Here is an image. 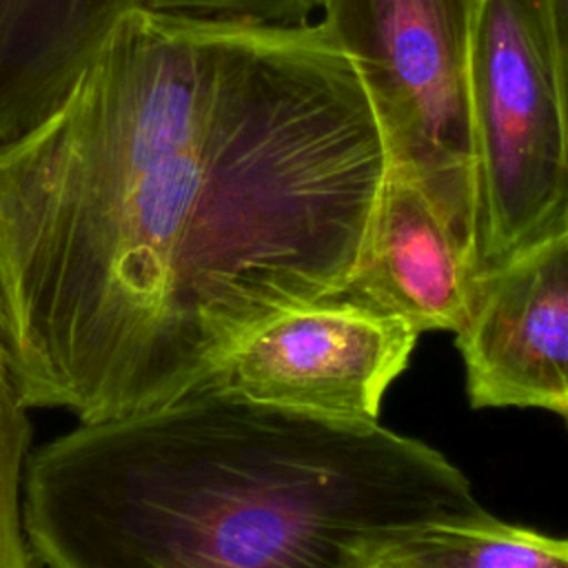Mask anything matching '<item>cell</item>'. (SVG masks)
Wrapping results in <instances>:
<instances>
[{"label": "cell", "instance_id": "6da1fadb", "mask_svg": "<svg viewBox=\"0 0 568 568\" xmlns=\"http://www.w3.org/2000/svg\"><path fill=\"white\" fill-rule=\"evenodd\" d=\"M386 178L322 20L131 9L0 146V348L22 402L102 422L189 393L273 317L346 288Z\"/></svg>", "mask_w": 568, "mask_h": 568}, {"label": "cell", "instance_id": "7a4b0ae2", "mask_svg": "<svg viewBox=\"0 0 568 568\" xmlns=\"http://www.w3.org/2000/svg\"><path fill=\"white\" fill-rule=\"evenodd\" d=\"M479 515L435 448L209 379L80 422L24 475V526L47 568H373L422 526Z\"/></svg>", "mask_w": 568, "mask_h": 568}, {"label": "cell", "instance_id": "3957f363", "mask_svg": "<svg viewBox=\"0 0 568 568\" xmlns=\"http://www.w3.org/2000/svg\"><path fill=\"white\" fill-rule=\"evenodd\" d=\"M481 0H324L322 24L355 67L388 173L413 182L475 257L470 62ZM477 268V266H475Z\"/></svg>", "mask_w": 568, "mask_h": 568}, {"label": "cell", "instance_id": "277c9868", "mask_svg": "<svg viewBox=\"0 0 568 568\" xmlns=\"http://www.w3.org/2000/svg\"><path fill=\"white\" fill-rule=\"evenodd\" d=\"M470 124L479 277L568 231V104L541 0H481Z\"/></svg>", "mask_w": 568, "mask_h": 568}, {"label": "cell", "instance_id": "5b68a950", "mask_svg": "<svg viewBox=\"0 0 568 568\" xmlns=\"http://www.w3.org/2000/svg\"><path fill=\"white\" fill-rule=\"evenodd\" d=\"M417 333L339 295L286 311L251 333L209 377L242 399L342 422H377Z\"/></svg>", "mask_w": 568, "mask_h": 568}, {"label": "cell", "instance_id": "8992f818", "mask_svg": "<svg viewBox=\"0 0 568 568\" xmlns=\"http://www.w3.org/2000/svg\"><path fill=\"white\" fill-rule=\"evenodd\" d=\"M455 335L470 406L568 422V231L479 275Z\"/></svg>", "mask_w": 568, "mask_h": 568}, {"label": "cell", "instance_id": "52a82bcc", "mask_svg": "<svg viewBox=\"0 0 568 568\" xmlns=\"http://www.w3.org/2000/svg\"><path fill=\"white\" fill-rule=\"evenodd\" d=\"M475 257L433 202L388 173L357 266L339 293L422 331L457 333L470 313Z\"/></svg>", "mask_w": 568, "mask_h": 568}, {"label": "cell", "instance_id": "ba28073f", "mask_svg": "<svg viewBox=\"0 0 568 568\" xmlns=\"http://www.w3.org/2000/svg\"><path fill=\"white\" fill-rule=\"evenodd\" d=\"M135 0H0V146L47 120Z\"/></svg>", "mask_w": 568, "mask_h": 568}, {"label": "cell", "instance_id": "9c48e42d", "mask_svg": "<svg viewBox=\"0 0 568 568\" xmlns=\"http://www.w3.org/2000/svg\"><path fill=\"white\" fill-rule=\"evenodd\" d=\"M373 568H568V539L484 513L422 526L390 546Z\"/></svg>", "mask_w": 568, "mask_h": 568}, {"label": "cell", "instance_id": "30bf717a", "mask_svg": "<svg viewBox=\"0 0 568 568\" xmlns=\"http://www.w3.org/2000/svg\"><path fill=\"white\" fill-rule=\"evenodd\" d=\"M33 426L0 348V568H40L24 526V475Z\"/></svg>", "mask_w": 568, "mask_h": 568}, {"label": "cell", "instance_id": "8fae6325", "mask_svg": "<svg viewBox=\"0 0 568 568\" xmlns=\"http://www.w3.org/2000/svg\"><path fill=\"white\" fill-rule=\"evenodd\" d=\"M324 0H135V9L251 27H297L320 13Z\"/></svg>", "mask_w": 568, "mask_h": 568}, {"label": "cell", "instance_id": "7c38bea8", "mask_svg": "<svg viewBox=\"0 0 568 568\" xmlns=\"http://www.w3.org/2000/svg\"><path fill=\"white\" fill-rule=\"evenodd\" d=\"M555 33L557 51H559V64H561V78H564V91H566V104H568V0H541Z\"/></svg>", "mask_w": 568, "mask_h": 568}]
</instances>
